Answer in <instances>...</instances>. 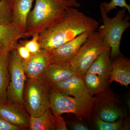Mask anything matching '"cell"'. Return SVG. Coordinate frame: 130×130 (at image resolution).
I'll return each instance as SVG.
<instances>
[{
	"label": "cell",
	"instance_id": "obj_24",
	"mask_svg": "<svg viewBox=\"0 0 130 130\" xmlns=\"http://www.w3.org/2000/svg\"><path fill=\"white\" fill-rule=\"evenodd\" d=\"M30 40L20 42L30 52L31 55L37 53L41 49L39 42V34H35L31 36Z\"/></svg>",
	"mask_w": 130,
	"mask_h": 130
},
{
	"label": "cell",
	"instance_id": "obj_17",
	"mask_svg": "<svg viewBox=\"0 0 130 130\" xmlns=\"http://www.w3.org/2000/svg\"><path fill=\"white\" fill-rule=\"evenodd\" d=\"M76 74L69 65L53 63L49 65L42 75L51 86Z\"/></svg>",
	"mask_w": 130,
	"mask_h": 130
},
{
	"label": "cell",
	"instance_id": "obj_13",
	"mask_svg": "<svg viewBox=\"0 0 130 130\" xmlns=\"http://www.w3.org/2000/svg\"><path fill=\"white\" fill-rule=\"evenodd\" d=\"M23 34L13 22L0 24V54L9 53L15 49L18 41L23 37Z\"/></svg>",
	"mask_w": 130,
	"mask_h": 130
},
{
	"label": "cell",
	"instance_id": "obj_5",
	"mask_svg": "<svg viewBox=\"0 0 130 130\" xmlns=\"http://www.w3.org/2000/svg\"><path fill=\"white\" fill-rule=\"evenodd\" d=\"M51 86L42 75L26 78L23 94L24 108L30 116H41L50 107Z\"/></svg>",
	"mask_w": 130,
	"mask_h": 130
},
{
	"label": "cell",
	"instance_id": "obj_8",
	"mask_svg": "<svg viewBox=\"0 0 130 130\" xmlns=\"http://www.w3.org/2000/svg\"><path fill=\"white\" fill-rule=\"evenodd\" d=\"M95 97L92 114L107 122H113L125 118L126 113L119 98L109 87Z\"/></svg>",
	"mask_w": 130,
	"mask_h": 130
},
{
	"label": "cell",
	"instance_id": "obj_4",
	"mask_svg": "<svg viewBox=\"0 0 130 130\" xmlns=\"http://www.w3.org/2000/svg\"><path fill=\"white\" fill-rule=\"evenodd\" d=\"M100 11L103 25L97 30L102 35L104 40L111 48V59L122 55L120 50L121 38L124 32L130 26V17L126 14L125 8L119 10L114 17L109 18L108 13L100 6Z\"/></svg>",
	"mask_w": 130,
	"mask_h": 130
},
{
	"label": "cell",
	"instance_id": "obj_26",
	"mask_svg": "<svg viewBox=\"0 0 130 130\" xmlns=\"http://www.w3.org/2000/svg\"><path fill=\"white\" fill-rule=\"evenodd\" d=\"M23 128L13 125L0 118V130H21Z\"/></svg>",
	"mask_w": 130,
	"mask_h": 130
},
{
	"label": "cell",
	"instance_id": "obj_25",
	"mask_svg": "<svg viewBox=\"0 0 130 130\" xmlns=\"http://www.w3.org/2000/svg\"><path fill=\"white\" fill-rule=\"evenodd\" d=\"M17 53L23 61L29 59L31 56L30 52L23 45L20 43H17L15 47Z\"/></svg>",
	"mask_w": 130,
	"mask_h": 130
},
{
	"label": "cell",
	"instance_id": "obj_19",
	"mask_svg": "<svg viewBox=\"0 0 130 130\" xmlns=\"http://www.w3.org/2000/svg\"><path fill=\"white\" fill-rule=\"evenodd\" d=\"M9 53L0 54V104L8 102L7 91L10 78Z\"/></svg>",
	"mask_w": 130,
	"mask_h": 130
},
{
	"label": "cell",
	"instance_id": "obj_18",
	"mask_svg": "<svg viewBox=\"0 0 130 130\" xmlns=\"http://www.w3.org/2000/svg\"><path fill=\"white\" fill-rule=\"evenodd\" d=\"M110 51L111 50L105 51L98 56L86 73L97 74L109 81L112 70Z\"/></svg>",
	"mask_w": 130,
	"mask_h": 130
},
{
	"label": "cell",
	"instance_id": "obj_9",
	"mask_svg": "<svg viewBox=\"0 0 130 130\" xmlns=\"http://www.w3.org/2000/svg\"><path fill=\"white\" fill-rule=\"evenodd\" d=\"M90 33L84 32L59 47L49 50L50 64H69Z\"/></svg>",
	"mask_w": 130,
	"mask_h": 130
},
{
	"label": "cell",
	"instance_id": "obj_14",
	"mask_svg": "<svg viewBox=\"0 0 130 130\" xmlns=\"http://www.w3.org/2000/svg\"><path fill=\"white\" fill-rule=\"evenodd\" d=\"M112 70L108 83L114 81L128 87L130 84V61L123 55L112 59Z\"/></svg>",
	"mask_w": 130,
	"mask_h": 130
},
{
	"label": "cell",
	"instance_id": "obj_7",
	"mask_svg": "<svg viewBox=\"0 0 130 130\" xmlns=\"http://www.w3.org/2000/svg\"><path fill=\"white\" fill-rule=\"evenodd\" d=\"M8 68L10 78L7 91L8 102L24 108L23 94L27 77L23 59L15 49L9 53Z\"/></svg>",
	"mask_w": 130,
	"mask_h": 130
},
{
	"label": "cell",
	"instance_id": "obj_12",
	"mask_svg": "<svg viewBox=\"0 0 130 130\" xmlns=\"http://www.w3.org/2000/svg\"><path fill=\"white\" fill-rule=\"evenodd\" d=\"M23 63L26 77H40L50 64L49 50L41 49L37 53L31 55L27 60H23Z\"/></svg>",
	"mask_w": 130,
	"mask_h": 130
},
{
	"label": "cell",
	"instance_id": "obj_11",
	"mask_svg": "<svg viewBox=\"0 0 130 130\" xmlns=\"http://www.w3.org/2000/svg\"><path fill=\"white\" fill-rule=\"evenodd\" d=\"M30 130H67L66 124L61 116L55 115L49 107L38 117L30 116Z\"/></svg>",
	"mask_w": 130,
	"mask_h": 130
},
{
	"label": "cell",
	"instance_id": "obj_20",
	"mask_svg": "<svg viewBox=\"0 0 130 130\" xmlns=\"http://www.w3.org/2000/svg\"><path fill=\"white\" fill-rule=\"evenodd\" d=\"M82 77L86 88L93 96L104 91L109 87L108 81L97 74L86 73Z\"/></svg>",
	"mask_w": 130,
	"mask_h": 130
},
{
	"label": "cell",
	"instance_id": "obj_27",
	"mask_svg": "<svg viewBox=\"0 0 130 130\" xmlns=\"http://www.w3.org/2000/svg\"><path fill=\"white\" fill-rule=\"evenodd\" d=\"M71 128L74 130H89L88 126L84 124L82 121H74L72 124Z\"/></svg>",
	"mask_w": 130,
	"mask_h": 130
},
{
	"label": "cell",
	"instance_id": "obj_3",
	"mask_svg": "<svg viewBox=\"0 0 130 130\" xmlns=\"http://www.w3.org/2000/svg\"><path fill=\"white\" fill-rule=\"evenodd\" d=\"M95 96L89 93L79 97H73L61 93L51 87L49 94L50 107L54 114H74L79 121L89 122L93 113Z\"/></svg>",
	"mask_w": 130,
	"mask_h": 130
},
{
	"label": "cell",
	"instance_id": "obj_6",
	"mask_svg": "<svg viewBox=\"0 0 130 130\" xmlns=\"http://www.w3.org/2000/svg\"><path fill=\"white\" fill-rule=\"evenodd\" d=\"M108 50H111L110 47L97 30L91 32L68 65L76 74L82 77L98 57Z\"/></svg>",
	"mask_w": 130,
	"mask_h": 130
},
{
	"label": "cell",
	"instance_id": "obj_21",
	"mask_svg": "<svg viewBox=\"0 0 130 130\" xmlns=\"http://www.w3.org/2000/svg\"><path fill=\"white\" fill-rule=\"evenodd\" d=\"M124 119H120L113 122H107L102 120L98 116L92 114V120L96 129L98 130H127L129 129V125Z\"/></svg>",
	"mask_w": 130,
	"mask_h": 130
},
{
	"label": "cell",
	"instance_id": "obj_2",
	"mask_svg": "<svg viewBox=\"0 0 130 130\" xmlns=\"http://www.w3.org/2000/svg\"><path fill=\"white\" fill-rule=\"evenodd\" d=\"M35 1V6L28 15L26 30L22 38L40 34L61 20L70 7L81 6L76 0Z\"/></svg>",
	"mask_w": 130,
	"mask_h": 130
},
{
	"label": "cell",
	"instance_id": "obj_15",
	"mask_svg": "<svg viewBox=\"0 0 130 130\" xmlns=\"http://www.w3.org/2000/svg\"><path fill=\"white\" fill-rule=\"evenodd\" d=\"M51 87L63 94L74 97H81L89 93L85 85L83 77L77 74L54 84Z\"/></svg>",
	"mask_w": 130,
	"mask_h": 130
},
{
	"label": "cell",
	"instance_id": "obj_23",
	"mask_svg": "<svg viewBox=\"0 0 130 130\" xmlns=\"http://www.w3.org/2000/svg\"><path fill=\"white\" fill-rule=\"evenodd\" d=\"M100 6L103 8L107 13L118 7L126 8L130 13V6L127 4L126 0H111L109 2H105L102 3Z\"/></svg>",
	"mask_w": 130,
	"mask_h": 130
},
{
	"label": "cell",
	"instance_id": "obj_16",
	"mask_svg": "<svg viewBox=\"0 0 130 130\" xmlns=\"http://www.w3.org/2000/svg\"><path fill=\"white\" fill-rule=\"evenodd\" d=\"M10 1L12 13V22L24 34L26 30V22L28 15L35 0Z\"/></svg>",
	"mask_w": 130,
	"mask_h": 130
},
{
	"label": "cell",
	"instance_id": "obj_22",
	"mask_svg": "<svg viewBox=\"0 0 130 130\" xmlns=\"http://www.w3.org/2000/svg\"><path fill=\"white\" fill-rule=\"evenodd\" d=\"M12 22V13L10 0H0V24Z\"/></svg>",
	"mask_w": 130,
	"mask_h": 130
},
{
	"label": "cell",
	"instance_id": "obj_10",
	"mask_svg": "<svg viewBox=\"0 0 130 130\" xmlns=\"http://www.w3.org/2000/svg\"><path fill=\"white\" fill-rule=\"evenodd\" d=\"M0 118L24 129L29 127L30 116L23 107L9 102L0 104Z\"/></svg>",
	"mask_w": 130,
	"mask_h": 130
},
{
	"label": "cell",
	"instance_id": "obj_1",
	"mask_svg": "<svg viewBox=\"0 0 130 130\" xmlns=\"http://www.w3.org/2000/svg\"><path fill=\"white\" fill-rule=\"evenodd\" d=\"M99 25L97 20L77 8L70 7L61 20L39 34L41 48L48 50L57 48L84 32L97 30Z\"/></svg>",
	"mask_w": 130,
	"mask_h": 130
}]
</instances>
